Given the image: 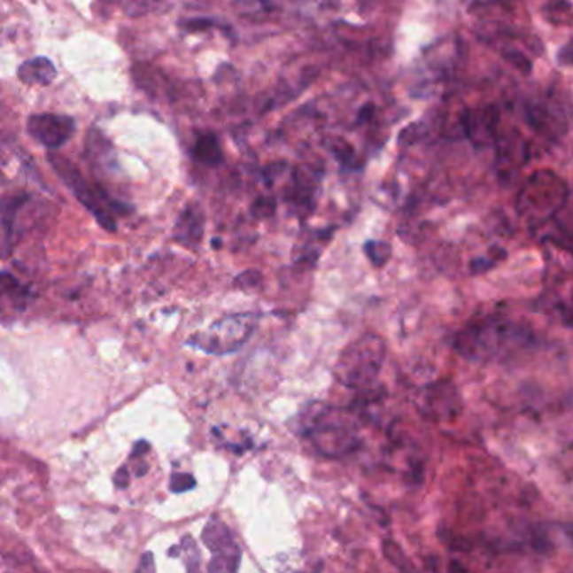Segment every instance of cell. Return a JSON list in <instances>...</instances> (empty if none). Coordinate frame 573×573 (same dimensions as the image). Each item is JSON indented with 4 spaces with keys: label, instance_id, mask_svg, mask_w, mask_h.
Here are the masks:
<instances>
[{
    "label": "cell",
    "instance_id": "obj_16",
    "mask_svg": "<svg viewBox=\"0 0 573 573\" xmlns=\"http://www.w3.org/2000/svg\"><path fill=\"white\" fill-rule=\"evenodd\" d=\"M2 291L4 295L11 296L12 301H26V298L29 295L27 286L20 284L14 276H11L9 273L2 275Z\"/></svg>",
    "mask_w": 573,
    "mask_h": 573
},
{
    "label": "cell",
    "instance_id": "obj_4",
    "mask_svg": "<svg viewBox=\"0 0 573 573\" xmlns=\"http://www.w3.org/2000/svg\"><path fill=\"white\" fill-rule=\"evenodd\" d=\"M259 314L254 312L234 313L213 321L205 331L192 335L187 346L207 355L224 357L239 352L252 338L259 325Z\"/></svg>",
    "mask_w": 573,
    "mask_h": 573
},
{
    "label": "cell",
    "instance_id": "obj_9",
    "mask_svg": "<svg viewBox=\"0 0 573 573\" xmlns=\"http://www.w3.org/2000/svg\"><path fill=\"white\" fill-rule=\"evenodd\" d=\"M76 130L74 120L71 116L41 113L33 115L27 120V131L35 142L50 150L63 147L71 140Z\"/></svg>",
    "mask_w": 573,
    "mask_h": 573
},
{
    "label": "cell",
    "instance_id": "obj_10",
    "mask_svg": "<svg viewBox=\"0 0 573 573\" xmlns=\"http://www.w3.org/2000/svg\"><path fill=\"white\" fill-rule=\"evenodd\" d=\"M202 237H204V213L198 205L190 204L182 211L175 222L174 239L182 246L197 251Z\"/></svg>",
    "mask_w": 573,
    "mask_h": 573
},
{
    "label": "cell",
    "instance_id": "obj_1",
    "mask_svg": "<svg viewBox=\"0 0 573 573\" xmlns=\"http://www.w3.org/2000/svg\"><path fill=\"white\" fill-rule=\"evenodd\" d=\"M533 344V331L528 323L507 313L476 316L459 329L454 348L466 360L490 363L518 355Z\"/></svg>",
    "mask_w": 573,
    "mask_h": 573
},
{
    "label": "cell",
    "instance_id": "obj_17",
    "mask_svg": "<svg viewBox=\"0 0 573 573\" xmlns=\"http://www.w3.org/2000/svg\"><path fill=\"white\" fill-rule=\"evenodd\" d=\"M159 2L160 0H121V5L127 14H130L131 17H140L155 11V5Z\"/></svg>",
    "mask_w": 573,
    "mask_h": 573
},
{
    "label": "cell",
    "instance_id": "obj_20",
    "mask_svg": "<svg viewBox=\"0 0 573 573\" xmlns=\"http://www.w3.org/2000/svg\"><path fill=\"white\" fill-rule=\"evenodd\" d=\"M261 281L262 275L259 271L249 269L246 273L239 275V276L236 278V281H234V284H236V286H239V288H243V290H249V288H256V286H259V284H261Z\"/></svg>",
    "mask_w": 573,
    "mask_h": 573
},
{
    "label": "cell",
    "instance_id": "obj_11",
    "mask_svg": "<svg viewBox=\"0 0 573 573\" xmlns=\"http://www.w3.org/2000/svg\"><path fill=\"white\" fill-rule=\"evenodd\" d=\"M56 67L48 58H34L19 66L17 78L24 84L48 86L56 78Z\"/></svg>",
    "mask_w": 573,
    "mask_h": 573
},
{
    "label": "cell",
    "instance_id": "obj_3",
    "mask_svg": "<svg viewBox=\"0 0 573 573\" xmlns=\"http://www.w3.org/2000/svg\"><path fill=\"white\" fill-rule=\"evenodd\" d=\"M385 360V342L376 333H365L348 345L335 365V377L345 387L370 392Z\"/></svg>",
    "mask_w": 573,
    "mask_h": 573
},
{
    "label": "cell",
    "instance_id": "obj_8",
    "mask_svg": "<svg viewBox=\"0 0 573 573\" xmlns=\"http://www.w3.org/2000/svg\"><path fill=\"white\" fill-rule=\"evenodd\" d=\"M419 409L432 422L453 421L462 409V400L458 389L447 382H436L422 389L419 397Z\"/></svg>",
    "mask_w": 573,
    "mask_h": 573
},
{
    "label": "cell",
    "instance_id": "obj_7",
    "mask_svg": "<svg viewBox=\"0 0 573 573\" xmlns=\"http://www.w3.org/2000/svg\"><path fill=\"white\" fill-rule=\"evenodd\" d=\"M202 541L213 552V560L207 567L209 572H236L239 569L243 557L241 548L234 540L229 526L222 520L213 516L207 522L202 531Z\"/></svg>",
    "mask_w": 573,
    "mask_h": 573
},
{
    "label": "cell",
    "instance_id": "obj_21",
    "mask_svg": "<svg viewBox=\"0 0 573 573\" xmlns=\"http://www.w3.org/2000/svg\"><path fill=\"white\" fill-rule=\"evenodd\" d=\"M187 27V31H205L209 27H213V22L211 19H194L183 24Z\"/></svg>",
    "mask_w": 573,
    "mask_h": 573
},
{
    "label": "cell",
    "instance_id": "obj_14",
    "mask_svg": "<svg viewBox=\"0 0 573 573\" xmlns=\"http://www.w3.org/2000/svg\"><path fill=\"white\" fill-rule=\"evenodd\" d=\"M170 557H182L183 558V563H185V569L190 570V572H196L200 569V554H198V548H197L196 541L187 535L182 538L181 543L174 548H170L168 552Z\"/></svg>",
    "mask_w": 573,
    "mask_h": 573
},
{
    "label": "cell",
    "instance_id": "obj_18",
    "mask_svg": "<svg viewBox=\"0 0 573 573\" xmlns=\"http://www.w3.org/2000/svg\"><path fill=\"white\" fill-rule=\"evenodd\" d=\"M276 211V200L273 197H259L254 200L252 207H251V213L256 219H267L271 217Z\"/></svg>",
    "mask_w": 573,
    "mask_h": 573
},
{
    "label": "cell",
    "instance_id": "obj_24",
    "mask_svg": "<svg viewBox=\"0 0 573 573\" xmlns=\"http://www.w3.org/2000/svg\"><path fill=\"white\" fill-rule=\"evenodd\" d=\"M148 449H150V444L147 443V441H138V443L135 444V447H133V458L135 456H143V454H147Z\"/></svg>",
    "mask_w": 573,
    "mask_h": 573
},
{
    "label": "cell",
    "instance_id": "obj_19",
    "mask_svg": "<svg viewBox=\"0 0 573 573\" xmlns=\"http://www.w3.org/2000/svg\"><path fill=\"white\" fill-rule=\"evenodd\" d=\"M197 483L194 479V476L189 475V473H174L172 477H170V492H190L196 488Z\"/></svg>",
    "mask_w": 573,
    "mask_h": 573
},
{
    "label": "cell",
    "instance_id": "obj_2",
    "mask_svg": "<svg viewBox=\"0 0 573 573\" xmlns=\"http://www.w3.org/2000/svg\"><path fill=\"white\" fill-rule=\"evenodd\" d=\"M298 434L308 437L328 458H344L360 447L359 426L350 412L321 407L301 414Z\"/></svg>",
    "mask_w": 573,
    "mask_h": 573
},
{
    "label": "cell",
    "instance_id": "obj_6",
    "mask_svg": "<svg viewBox=\"0 0 573 573\" xmlns=\"http://www.w3.org/2000/svg\"><path fill=\"white\" fill-rule=\"evenodd\" d=\"M552 258L548 252L545 271V299L567 321H573V258Z\"/></svg>",
    "mask_w": 573,
    "mask_h": 573
},
{
    "label": "cell",
    "instance_id": "obj_13",
    "mask_svg": "<svg viewBox=\"0 0 573 573\" xmlns=\"http://www.w3.org/2000/svg\"><path fill=\"white\" fill-rule=\"evenodd\" d=\"M29 200L27 196H12L5 198L2 204V228H4V254L9 252V243L14 236V224L19 211L24 207V204Z\"/></svg>",
    "mask_w": 573,
    "mask_h": 573
},
{
    "label": "cell",
    "instance_id": "obj_25",
    "mask_svg": "<svg viewBox=\"0 0 573 573\" xmlns=\"http://www.w3.org/2000/svg\"><path fill=\"white\" fill-rule=\"evenodd\" d=\"M150 570V572H153L155 570V565H153V555L151 554H145L143 555V560H142V563H140V567H138V570Z\"/></svg>",
    "mask_w": 573,
    "mask_h": 573
},
{
    "label": "cell",
    "instance_id": "obj_5",
    "mask_svg": "<svg viewBox=\"0 0 573 573\" xmlns=\"http://www.w3.org/2000/svg\"><path fill=\"white\" fill-rule=\"evenodd\" d=\"M48 160H50L52 170L59 175L61 181L65 182L66 187H69V190L81 202L82 205L95 215V219L98 221V224L103 229L115 232L116 222L112 213H130L133 211L130 205H125L121 202H116L113 198H110L98 187H91L88 182L84 181V177L74 166V164L69 162L65 157L50 153Z\"/></svg>",
    "mask_w": 573,
    "mask_h": 573
},
{
    "label": "cell",
    "instance_id": "obj_15",
    "mask_svg": "<svg viewBox=\"0 0 573 573\" xmlns=\"http://www.w3.org/2000/svg\"><path fill=\"white\" fill-rule=\"evenodd\" d=\"M363 249H365L367 258L377 267L385 266L392 256V247L383 241H368Z\"/></svg>",
    "mask_w": 573,
    "mask_h": 573
},
{
    "label": "cell",
    "instance_id": "obj_12",
    "mask_svg": "<svg viewBox=\"0 0 573 573\" xmlns=\"http://www.w3.org/2000/svg\"><path fill=\"white\" fill-rule=\"evenodd\" d=\"M192 157L200 164L217 166L222 164L224 155L219 143L217 135L213 133H202L197 136L196 143L192 147Z\"/></svg>",
    "mask_w": 573,
    "mask_h": 573
},
{
    "label": "cell",
    "instance_id": "obj_22",
    "mask_svg": "<svg viewBox=\"0 0 573 573\" xmlns=\"http://www.w3.org/2000/svg\"><path fill=\"white\" fill-rule=\"evenodd\" d=\"M507 58H508V61H511L513 65L518 66L520 69H523L524 73L530 71V63L524 59L522 54H518V52H508Z\"/></svg>",
    "mask_w": 573,
    "mask_h": 573
},
{
    "label": "cell",
    "instance_id": "obj_23",
    "mask_svg": "<svg viewBox=\"0 0 573 573\" xmlns=\"http://www.w3.org/2000/svg\"><path fill=\"white\" fill-rule=\"evenodd\" d=\"M116 486L118 488H127L128 486V469L121 468L116 471L115 477H113Z\"/></svg>",
    "mask_w": 573,
    "mask_h": 573
},
{
    "label": "cell",
    "instance_id": "obj_26",
    "mask_svg": "<svg viewBox=\"0 0 573 573\" xmlns=\"http://www.w3.org/2000/svg\"><path fill=\"white\" fill-rule=\"evenodd\" d=\"M374 115V105H365L361 108L360 115H359V121H367L370 120V116Z\"/></svg>",
    "mask_w": 573,
    "mask_h": 573
}]
</instances>
